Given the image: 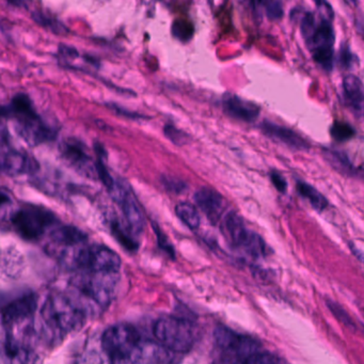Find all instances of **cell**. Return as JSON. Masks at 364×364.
I'll list each match as a JSON object with an SVG mask.
<instances>
[{
	"instance_id": "3957f363",
	"label": "cell",
	"mask_w": 364,
	"mask_h": 364,
	"mask_svg": "<svg viewBox=\"0 0 364 364\" xmlns=\"http://www.w3.org/2000/svg\"><path fill=\"white\" fill-rule=\"evenodd\" d=\"M155 338L161 346L171 353H184L193 348L195 330L193 325L176 317H164L154 326Z\"/></svg>"
},
{
	"instance_id": "5b68a950",
	"label": "cell",
	"mask_w": 364,
	"mask_h": 364,
	"mask_svg": "<svg viewBox=\"0 0 364 364\" xmlns=\"http://www.w3.org/2000/svg\"><path fill=\"white\" fill-rule=\"evenodd\" d=\"M139 333L129 323H117L108 328L102 336V347L109 359L133 355L139 344Z\"/></svg>"
},
{
	"instance_id": "ba28073f",
	"label": "cell",
	"mask_w": 364,
	"mask_h": 364,
	"mask_svg": "<svg viewBox=\"0 0 364 364\" xmlns=\"http://www.w3.org/2000/svg\"><path fill=\"white\" fill-rule=\"evenodd\" d=\"M215 341L225 353L240 355V359L259 350V344L255 340L223 326L215 329Z\"/></svg>"
},
{
	"instance_id": "836d02e7",
	"label": "cell",
	"mask_w": 364,
	"mask_h": 364,
	"mask_svg": "<svg viewBox=\"0 0 364 364\" xmlns=\"http://www.w3.org/2000/svg\"><path fill=\"white\" fill-rule=\"evenodd\" d=\"M109 364H137L134 360L133 355L129 357L114 358V359H109Z\"/></svg>"
},
{
	"instance_id": "4316f807",
	"label": "cell",
	"mask_w": 364,
	"mask_h": 364,
	"mask_svg": "<svg viewBox=\"0 0 364 364\" xmlns=\"http://www.w3.org/2000/svg\"><path fill=\"white\" fill-rule=\"evenodd\" d=\"M331 135L338 141H345V140L350 139L355 135V131L347 123L336 122L331 127Z\"/></svg>"
},
{
	"instance_id": "1f68e13d",
	"label": "cell",
	"mask_w": 364,
	"mask_h": 364,
	"mask_svg": "<svg viewBox=\"0 0 364 364\" xmlns=\"http://www.w3.org/2000/svg\"><path fill=\"white\" fill-rule=\"evenodd\" d=\"M358 58L355 55H353V53L349 50V48L347 46H345L344 48L341 50L340 53V63L342 65V67L348 68L353 67L355 65V63H357Z\"/></svg>"
},
{
	"instance_id": "30bf717a",
	"label": "cell",
	"mask_w": 364,
	"mask_h": 364,
	"mask_svg": "<svg viewBox=\"0 0 364 364\" xmlns=\"http://www.w3.org/2000/svg\"><path fill=\"white\" fill-rule=\"evenodd\" d=\"M16 132L23 140L31 146H39L54 139L55 132L39 117L33 116L16 120Z\"/></svg>"
},
{
	"instance_id": "7a4b0ae2",
	"label": "cell",
	"mask_w": 364,
	"mask_h": 364,
	"mask_svg": "<svg viewBox=\"0 0 364 364\" xmlns=\"http://www.w3.org/2000/svg\"><path fill=\"white\" fill-rule=\"evenodd\" d=\"M42 323L50 343L60 342L69 334L82 329L86 315L65 294H52L41 310Z\"/></svg>"
},
{
	"instance_id": "d6a6232c",
	"label": "cell",
	"mask_w": 364,
	"mask_h": 364,
	"mask_svg": "<svg viewBox=\"0 0 364 364\" xmlns=\"http://www.w3.org/2000/svg\"><path fill=\"white\" fill-rule=\"evenodd\" d=\"M270 178H272V184L276 187L279 193H285L287 191V182L284 176L280 172L272 171L270 172Z\"/></svg>"
},
{
	"instance_id": "5bb4252c",
	"label": "cell",
	"mask_w": 364,
	"mask_h": 364,
	"mask_svg": "<svg viewBox=\"0 0 364 364\" xmlns=\"http://www.w3.org/2000/svg\"><path fill=\"white\" fill-rule=\"evenodd\" d=\"M259 127H261V131L263 132L264 135L276 142H280V144L293 149V150L306 151L310 149L309 142L289 127H282V125L276 124L269 121H264Z\"/></svg>"
},
{
	"instance_id": "f1b7e54d",
	"label": "cell",
	"mask_w": 364,
	"mask_h": 364,
	"mask_svg": "<svg viewBox=\"0 0 364 364\" xmlns=\"http://www.w3.org/2000/svg\"><path fill=\"white\" fill-rule=\"evenodd\" d=\"M265 6L266 16L269 20H281L283 16V6L280 1H267L264 4Z\"/></svg>"
},
{
	"instance_id": "484cf974",
	"label": "cell",
	"mask_w": 364,
	"mask_h": 364,
	"mask_svg": "<svg viewBox=\"0 0 364 364\" xmlns=\"http://www.w3.org/2000/svg\"><path fill=\"white\" fill-rule=\"evenodd\" d=\"M172 33L174 37L182 41H187L191 39L193 35V27L191 23L187 21H176L172 26Z\"/></svg>"
},
{
	"instance_id": "cb8c5ba5",
	"label": "cell",
	"mask_w": 364,
	"mask_h": 364,
	"mask_svg": "<svg viewBox=\"0 0 364 364\" xmlns=\"http://www.w3.org/2000/svg\"><path fill=\"white\" fill-rule=\"evenodd\" d=\"M33 18L38 24L50 29L53 33H63L67 31L65 27L63 26L60 22H58L56 18H50V16H46V14H42V12H35V14H33Z\"/></svg>"
},
{
	"instance_id": "d4e9b609",
	"label": "cell",
	"mask_w": 364,
	"mask_h": 364,
	"mask_svg": "<svg viewBox=\"0 0 364 364\" xmlns=\"http://www.w3.org/2000/svg\"><path fill=\"white\" fill-rule=\"evenodd\" d=\"M316 18H315L314 14L310 11L304 12L301 18V22H300V29H301L302 37L306 40V42H308L309 39L312 37L313 33L316 28Z\"/></svg>"
},
{
	"instance_id": "9a60e30c",
	"label": "cell",
	"mask_w": 364,
	"mask_h": 364,
	"mask_svg": "<svg viewBox=\"0 0 364 364\" xmlns=\"http://www.w3.org/2000/svg\"><path fill=\"white\" fill-rule=\"evenodd\" d=\"M193 199L210 223H218L225 208V199L218 191L210 187H201L196 191Z\"/></svg>"
},
{
	"instance_id": "e0dca14e",
	"label": "cell",
	"mask_w": 364,
	"mask_h": 364,
	"mask_svg": "<svg viewBox=\"0 0 364 364\" xmlns=\"http://www.w3.org/2000/svg\"><path fill=\"white\" fill-rule=\"evenodd\" d=\"M171 351L153 341H140L133 353L137 364H171Z\"/></svg>"
},
{
	"instance_id": "7c38bea8",
	"label": "cell",
	"mask_w": 364,
	"mask_h": 364,
	"mask_svg": "<svg viewBox=\"0 0 364 364\" xmlns=\"http://www.w3.org/2000/svg\"><path fill=\"white\" fill-rule=\"evenodd\" d=\"M63 157L80 173L90 178H97V167L84 146L78 141L68 140L61 146Z\"/></svg>"
},
{
	"instance_id": "4fadbf2b",
	"label": "cell",
	"mask_w": 364,
	"mask_h": 364,
	"mask_svg": "<svg viewBox=\"0 0 364 364\" xmlns=\"http://www.w3.org/2000/svg\"><path fill=\"white\" fill-rule=\"evenodd\" d=\"M117 203L122 208L123 215L127 221V229L134 235L141 234L146 225V219L131 187H127V191Z\"/></svg>"
},
{
	"instance_id": "e575fe53",
	"label": "cell",
	"mask_w": 364,
	"mask_h": 364,
	"mask_svg": "<svg viewBox=\"0 0 364 364\" xmlns=\"http://www.w3.org/2000/svg\"><path fill=\"white\" fill-rule=\"evenodd\" d=\"M10 199L6 193H4L3 191H0V205L1 204L6 203V202H9Z\"/></svg>"
},
{
	"instance_id": "4dcf8cb0",
	"label": "cell",
	"mask_w": 364,
	"mask_h": 364,
	"mask_svg": "<svg viewBox=\"0 0 364 364\" xmlns=\"http://www.w3.org/2000/svg\"><path fill=\"white\" fill-rule=\"evenodd\" d=\"M164 186L168 189V191H172V193H180L186 189V184L183 181L178 180V178H170V176H166L163 178Z\"/></svg>"
},
{
	"instance_id": "44dd1931",
	"label": "cell",
	"mask_w": 364,
	"mask_h": 364,
	"mask_svg": "<svg viewBox=\"0 0 364 364\" xmlns=\"http://www.w3.org/2000/svg\"><path fill=\"white\" fill-rule=\"evenodd\" d=\"M297 189L300 195L306 198L315 210L323 212V210L328 208L329 202L326 199L325 196L319 193L315 187L311 186L308 183L298 182Z\"/></svg>"
},
{
	"instance_id": "52a82bcc",
	"label": "cell",
	"mask_w": 364,
	"mask_h": 364,
	"mask_svg": "<svg viewBox=\"0 0 364 364\" xmlns=\"http://www.w3.org/2000/svg\"><path fill=\"white\" fill-rule=\"evenodd\" d=\"M37 309V297L27 295L14 300L1 311V326L6 328L33 325Z\"/></svg>"
},
{
	"instance_id": "8992f818",
	"label": "cell",
	"mask_w": 364,
	"mask_h": 364,
	"mask_svg": "<svg viewBox=\"0 0 364 364\" xmlns=\"http://www.w3.org/2000/svg\"><path fill=\"white\" fill-rule=\"evenodd\" d=\"M334 31L331 23L321 21L316 25L312 37L306 42L315 63L326 71H331L333 67Z\"/></svg>"
},
{
	"instance_id": "8fae6325",
	"label": "cell",
	"mask_w": 364,
	"mask_h": 364,
	"mask_svg": "<svg viewBox=\"0 0 364 364\" xmlns=\"http://www.w3.org/2000/svg\"><path fill=\"white\" fill-rule=\"evenodd\" d=\"M221 230L230 244L244 251L255 235V232L246 227L242 217L234 212L225 215L221 223Z\"/></svg>"
},
{
	"instance_id": "9c48e42d",
	"label": "cell",
	"mask_w": 364,
	"mask_h": 364,
	"mask_svg": "<svg viewBox=\"0 0 364 364\" xmlns=\"http://www.w3.org/2000/svg\"><path fill=\"white\" fill-rule=\"evenodd\" d=\"M39 169V164L28 153L14 149L0 151V171L8 176L35 173Z\"/></svg>"
},
{
	"instance_id": "d6986e66",
	"label": "cell",
	"mask_w": 364,
	"mask_h": 364,
	"mask_svg": "<svg viewBox=\"0 0 364 364\" xmlns=\"http://www.w3.org/2000/svg\"><path fill=\"white\" fill-rule=\"evenodd\" d=\"M343 93L349 107L355 116L361 118L363 114V85L355 75H347L343 80Z\"/></svg>"
},
{
	"instance_id": "83f0119b",
	"label": "cell",
	"mask_w": 364,
	"mask_h": 364,
	"mask_svg": "<svg viewBox=\"0 0 364 364\" xmlns=\"http://www.w3.org/2000/svg\"><path fill=\"white\" fill-rule=\"evenodd\" d=\"M164 132H165V135L167 136V138H169L174 144L178 146L186 144L189 138L184 132L176 129V127L171 124H166Z\"/></svg>"
},
{
	"instance_id": "7402d4cb",
	"label": "cell",
	"mask_w": 364,
	"mask_h": 364,
	"mask_svg": "<svg viewBox=\"0 0 364 364\" xmlns=\"http://www.w3.org/2000/svg\"><path fill=\"white\" fill-rule=\"evenodd\" d=\"M323 155H325L329 164H331L332 167L336 168L338 171L348 174V176L355 173V167H353V164L349 161L348 156L344 152L327 149L323 152Z\"/></svg>"
},
{
	"instance_id": "ffe728a7",
	"label": "cell",
	"mask_w": 364,
	"mask_h": 364,
	"mask_svg": "<svg viewBox=\"0 0 364 364\" xmlns=\"http://www.w3.org/2000/svg\"><path fill=\"white\" fill-rule=\"evenodd\" d=\"M176 214L189 229L197 230L201 225L199 210L189 202H180L176 206Z\"/></svg>"
},
{
	"instance_id": "277c9868",
	"label": "cell",
	"mask_w": 364,
	"mask_h": 364,
	"mask_svg": "<svg viewBox=\"0 0 364 364\" xmlns=\"http://www.w3.org/2000/svg\"><path fill=\"white\" fill-rule=\"evenodd\" d=\"M56 220V216L48 208L26 205L14 213L11 223L18 235L27 240H35L41 237Z\"/></svg>"
},
{
	"instance_id": "f546056e",
	"label": "cell",
	"mask_w": 364,
	"mask_h": 364,
	"mask_svg": "<svg viewBox=\"0 0 364 364\" xmlns=\"http://www.w3.org/2000/svg\"><path fill=\"white\" fill-rule=\"evenodd\" d=\"M315 5H316L317 12H318L321 21L331 23L333 20L334 14L330 4L326 3V1H316Z\"/></svg>"
},
{
	"instance_id": "6da1fadb",
	"label": "cell",
	"mask_w": 364,
	"mask_h": 364,
	"mask_svg": "<svg viewBox=\"0 0 364 364\" xmlns=\"http://www.w3.org/2000/svg\"><path fill=\"white\" fill-rule=\"evenodd\" d=\"M119 272H82L71 280L73 296H69L76 306L87 313L104 311L114 299Z\"/></svg>"
},
{
	"instance_id": "2e32d148",
	"label": "cell",
	"mask_w": 364,
	"mask_h": 364,
	"mask_svg": "<svg viewBox=\"0 0 364 364\" xmlns=\"http://www.w3.org/2000/svg\"><path fill=\"white\" fill-rule=\"evenodd\" d=\"M223 108L228 116L244 122H253L259 116V106L232 93L223 95Z\"/></svg>"
},
{
	"instance_id": "603a6c76",
	"label": "cell",
	"mask_w": 364,
	"mask_h": 364,
	"mask_svg": "<svg viewBox=\"0 0 364 364\" xmlns=\"http://www.w3.org/2000/svg\"><path fill=\"white\" fill-rule=\"evenodd\" d=\"M236 364H285L280 358L270 353H251L238 360Z\"/></svg>"
},
{
	"instance_id": "ac0fdd59",
	"label": "cell",
	"mask_w": 364,
	"mask_h": 364,
	"mask_svg": "<svg viewBox=\"0 0 364 364\" xmlns=\"http://www.w3.org/2000/svg\"><path fill=\"white\" fill-rule=\"evenodd\" d=\"M87 234L73 225H61L53 230L50 233V244L53 246L63 248V250L82 246L86 242Z\"/></svg>"
}]
</instances>
